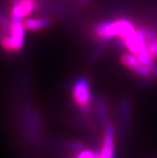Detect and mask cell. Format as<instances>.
Here are the masks:
<instances>
[{
    "label": "cell",
    "instance_id": "6da1fadb",
    "mask_svg": "<svg viewBox=\"0 0 157 158\" xmlns=\"http://www.w3.org/2000/svg\"><path fill=\"white\" fill-rule=\"evenodd\" d=\"M72 98L78 108L85 114L90 113L93 107V92L86 77L78 78L72 86Z\"/></svg>",
    "mask_w": 157,
    "mask_h": 158
},
{
    "label": "cell",
    "instance_id": "7a4b0ae2",
    "mask_svg": "<svg viewBox=\"0 0 157 158\" xmlns=\"http://www.w3.org/2000/svg\"><path fill=\"white\" fill-rule=\"evenodd\" d=\"M26 27L21 19H12L10 26L9 36H4L1 42L3 48L9 52L18 51L22 48L25 39Z\"/></svg>",
    "mask_w": 157,
    "mask_h": 158
},
{
    "label": "cell",
    "instance_id": "3957f363",
    "mask_svg": "<svg viewBox=\"0 0 157 158\" xmlns=\"http://www.w3.org/2000/svg\"><path fill=\"white\" fill-rule=\"evenodd\" d=\"M130 23L127 19L102 22L95 27V35L99 40H110L116 36H120L125 27Z\"/></svg>",
    "mask_w": 157,
    "mask_h": 158
},
{
    "label": "cell",
    "instance_id": "277c9868",
    "mask_svg": "<svg viewBox=\"0 0 157 158\" xmlns=\"http://www.w3.org/2000/svg\"><path fill=\"white\" fill-rule=\"evenodd\" d=\"M116 130L109 121L104 124L101 148L98 152L99 158H115L116 153Z\"/></svg>",
    "mask_w": 157,
    "mask_h": 158
},
{
    "label": "cell",
    "instance_id": "5b68a950",
    "mask_svg": "<svg viewBox=\"0 0 157 158\" xmlns=\"http://www.w3.org/2000/svg\"><path fill=\"white\" fill-rule=\"evenodd\" d=\"M120 62L124 66L131 69L139 77L148 79L152 76L150 66L142 64L140 60L133 53H125L120 57Z\"/></svg>",
    "mask_w": 157,
    "mask_h": 158
},
{
    "label": "cell",
    "instance_id": "8992f818",
    "mask_svg": "<svg viewBox=\"0 0 157 158\" xmlns=\"http://www.w3.org/2000/svg\"><path fill=\"white\" fill-rule=\"evenodd\" d=\"M36 0H16L11 9L12 19H22L34 10Z\"/></svg>",
    "mask_w": 157,
    "mask_h": 158
},
{
    "label": "cell",
    "instance_id": "52a82bcc",
    "mask_svg": "<svg viewBox=\"0 0 157 158\" xmlns=\"http://www.w3.org/2000/svg\"><path fill=\"white\" fill-rule=\"evenodd\" d=\"M95 107H96V112H97V116L98 119L101 120L103 124H106L109 122V112H108V106L107 102H105V99L102 98H97L96 99L95 102Z\"/></svg>",
    "mask_w": 157,
    "mask_h": 158
},
{
    "label": "cell",
    "instance_id": "ba28073f",
    "mask_svg": "<svg viewBox=\"0 0 157 158\" xmlns=\"http://www.w3.org/2000/svg\"><path fill=\"white\" fill-rule=\"evenodd\" d=\"M24 25L26 27V30L33 31L49 27L51 25V21L48 18H31L26 20Z\"/></svg>",
    "mask_w": 157,
    "mask_h": 158
},
{
    "label": "cell",
    "instance_id": "9c48e42d",
    "mask_svg": "<svg viewBox=\"0 0 157 158\" xmlns=\"http://www.w3.org/2000/svg\"><path fill=\"white\" fill-rule=\"evenodd\" d=\"M119 109H120V117H121V123L123 124V126H127L129 124V121H130V114H131V109H130V102L129 100L127 99H123L121 103H120V106H119Z\"/></svg>",
    "mask_w": 157,
    "mask_h": 158
},
{
    "label": "cell",
    "instance_id": "30bf717a",
    "mask_svg": "<svg viewBox=\"0 0 157 158\" xmlns=\"http://www.w3.org/2000/svg\"><path fill=\"white\" fill-rule=\"evenodd\" d=\"M145 31H146V37H147V42L149 46V50H150L155 46L157 38L155 37V34L151 28H146Z\"/></svg>",
    "mask_w": 157,
    "mask_h": 158
},
{
    "label": "cell",
    "instance_id": "8fae6325",
    "mask_svg": "<svg viewBox=\"0 0 157 158\" xmlns=\"http://www.w3.org/2000/svg\"><path fill=\"white\" fill-rule=\"evenodd\" d=\"M150 54H151V59H152L153 61L157 59V41H156L155 46H154L151 49H150Z\"/></svg>",
    "mask_w": 157,
    "mask_h": 158
},
{
    "label": "cell",
    "instance_id": "7c38bea8",
    "mask_svg": "<svg viewBox=\"0 0 157 158\" xmlns=\"http://www.w3.org/2000/svg\"><path fill=\"white\" fill-rule=\"evenodd\" d=\"M150 68H151V71L152 76L155 77V78L157 79V65L153 63V64L150 66Z\"/></svg>",
    "mask_w": 157,
    "mask_h": 158
},
{
    "label": "cell",
    "instance_id": "4fadbf2b",
    "mask_svg": "<svg viewBox=\"0 0 157 158\" xmlns=\"http://www.w3.org/2000/svg\"><path fill=\"white\" fill-rule=\"evenodd\" d=\"M3 35H2V33H0V44H1V42H2V39H3Z\"/></svg>",
    "mask_w": 157,
    "mask_h": 158
},
{
    "label": "cell",
    "instance_id": "5bb4252c",
    "mask_svg": "<svg viewBox=\"0 0 157 158\" xmlns=\"http://www.w3.org/2000/svg\"><path fill=\"white\" fill-rule=\"evenodd\" d=\"M81 1H86V0H81Z\"/></svg>",
    "mask_w": 157,
    "mask_h": 158
}]
</instances>
